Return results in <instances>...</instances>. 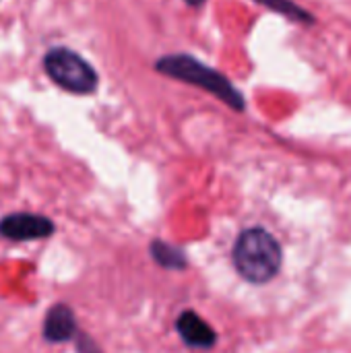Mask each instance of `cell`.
Returning a JSON list of instances; mask_svg holds the SVG:
<instances>
[{
    "instance_id": "obj_1",
    "label": "cell",
    "mask_w": 351,
    "mask_h": 353,
    "mask_svg": "<svg viewBox=\"0 0 351 353\" xmlns=\"http://www.w3.org/2000/svg\"><path fill=\"white\" fill-rule=\"evenodd\" d=\"M153 68L159 74H166L170 79H176L180 83L199 87L207 93H211L215 99L223 101L234 112L246 110V97L244 93L217 68H211L203 60L190 56V54H168L161 56Z\"/></svg>"
},
{
    "instance_id": "obj_2",
    "label": "cell",
    "mask_w": 351,
    "mask_h": 353,
    "mask_svg": "<svg viewBox=\"0 0 351 353\" xmlns=\"http://www.w3.org/2000/svg\"><path fill=\"white\" fill-rule=\"evenodd\" d=\"M232 261L246 281L263 285L277 277L283 252L273 234L263 228H250L238 236L232 248Z\"/></svg>"
},
{
    "instance_id": "obj_3",
    "label": "cell",
    "mask_w": 351,
    "mask_h": 353,
    "mask_svg": "<svg viewBox=\"0 0 351 353\" xmlns=\"http://www.w3.org/2000/svg\"><path fill=\"white\" fill-rule=\"evenodd\" d=\"M41 68L56 87L72 95H91L99 87L97 70L66 46L50 48L41 58Z\"/></svg>"
},
{
    "instance_id": "obj_4",
    "label": "cell",
    "mask_w": 351,
    "mask_h": 353,
    "mask_svg": "<svg viewBox=\"0 0 351 353\" xmlns=\"http://www.w3.org/2000/svg\"><path fill=\"white\" fill-rule=\"evenodd\" d=\"M56 232L50 217L39 213H10L0 219V236L10 242H33L46 240Z\"/></svg>"
},
{
    "instance_id": "obj_5",
    "label": "cell",
    "mask_w": 351,
    "mask_h": 353,
    "mask_svg": "<svg viewBox=\"0 0 351 353\" xmlns=\"http://www.w3.org/2000/svg\"><path fill=\"white\" fill-rule=\"evenodd\" d=\"M79 333V325H77V316L72 312V308L68 304H54L43 319V327H41V335L48 343H66L72 341Z\"/></svg>"
},
{
    "instance_id": "obj_6",
    "label": "cell",
    "mask_w": 351,
    "mask_h": 353,
    "mask_svg": "<svg viewBox=\"0 0 351 353\" xmlns=\"http://www.w3.org/2000/svg\"><path fill=\"white\" fill-rule=\"evenodd\" d=\"M176 331L192 350H211L217 343V333L194 310H184L176 321Z\"/></svg>"
},
{
    "instance_id": "obj_7",
    "label": "cell",
    "mask_w": 351,
    "mask_h": 353,
    "mask_svg": "<svg viewBox=\"0 0 351 353\" xmlns=\"http://www.w3.org/2000/svg\"><path fill=\"white\" fill-rule=\"evenodd\" d=\"M184 2L188 6H192V8H199L207 0H184ZM254 2L269 8L271 12H277V14L294 21V23H300V25H314L317 23V17L310 10H306L304 6H300L298 2H294V0H254Z\"/></svg>"
},
{
    "instance_id": "obj_8",
    "label": "cell",
    "mask_w": 351,
    "mask_h": 353,
    "mask_svg": "<svg viewBox=\"0 0 351 353\" xmlns=\"http://www.w3.org/2000/svg\"><path fill=\"white\" fill-rule=\"evenodd\" d=\"M149 252L153 256V261L163 267V269H172V271H184L188 267L186 256L180 248L163 242V240H153L149 246Z\"/></svg>"
},
{
    "instance_id": "obj_9",
    "label": "cell",
    "mask_w": 351,
    "mask_h": 353,
    "mask_svg": "<svg viewBox=\"0 0 351 353\" xmlns=\"http://www.w3.org/2000/svg\"><path fill=\"white\" fill-rule=\"evenodd\" d=\"M74 350H77V353H103V350L97 345V341L83 331H79L74 337Z\"/></svg>"
}]
</instances>
